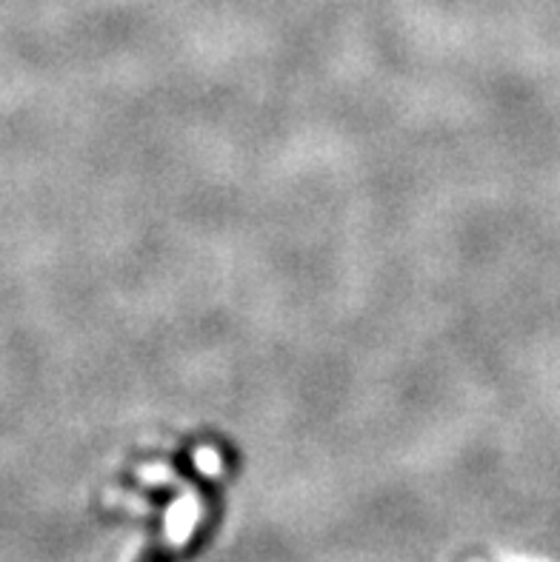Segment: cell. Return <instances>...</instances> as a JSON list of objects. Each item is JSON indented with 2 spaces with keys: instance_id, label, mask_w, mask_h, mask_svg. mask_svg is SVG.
<instances>
[{
  "instance_id": "obj_1",
  "label": "cell",
  "mask_w": 560,
  "mask_h": 562,
  "mask_svg": "<svg viewBox=\"0 0 560 562\" xmlns=\"http://www.w3.org/2000/svg\"><path fill=\"white\" fill-rule=\"evenodd\" d=\"M140 562H169V557L161 554V551H149L147 557H140Z\"/></svg>"
}]
</instances>
